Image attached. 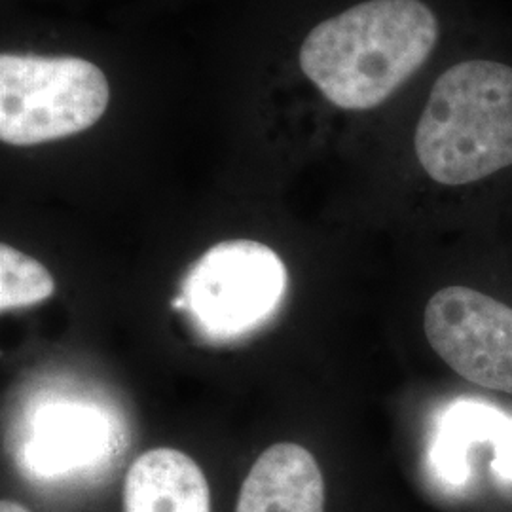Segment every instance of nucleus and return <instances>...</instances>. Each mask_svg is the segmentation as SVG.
Returning a JSON list of instances; mask_svg holds the SVG:
<instances>
[{
  "instance_id": "f257e3e1",
  "label": "nucleus",
  "mask_w": 512,
  "mask_h": 512,
  "mask_svg": "<svg viewBox=\"0 0 512 512\" xmlns=\"http://www.w3.org/2000/svg\"><path fill=\"white\" fill-rule=\"evenodd\" d=\"M107 76L80 57L2 54L0 139L33 147L99 122L109 107Z\"/></svg>"
},
{
  "instance_id": "f03ea898",
  "label": "nucleus",
  "mask_w": 512,
  "mask_h": 512,
  "mask_svg": "<svg viewBox=\"0 0 512 512\" xmlns=\"http://www.w3.org/2000/svg\"><path fill=\"white\" fill-rule=\"evenodd\" d=\"M285 262L253 239L213 245L183 283L184 311L211 342H234L266 325L287 293Z\"/></svg>"
},
{
  "instance_id": "7ed1b4c3",
  "label": "nucleus",
  "mask_w": 512,
  "mask_h": 512,
  "mask_svg": "<svg viewBox=\"0 0 512 512\" xmlns=\"http://www.w3.org/2000/svg\"><path fill=\"white\" fill-rule=\"evenodd\" d=\"M429 346L471 384L512 395V308L469 287L433 294L423 313Z\"/></svg>"
},
{
  "instance_id": "20e7f679",
  "label": "nucleus",
  "mask_w": 512,
  "mask_h": 512,
  "mask_svg": "<svg viewBox=\"0 0 512 512\" xmlns=\"http://www.w3.org/2000/svg\"><path fill=\"white\" fill-rule=\"evenodd\" d=\"M236 512H325L317 459L293 442L270 446L245 476Z\"/></svg>"
},
{
  "instance_id": "39448f33",
  "label": "nucleus",
  "mask_w": 512,
  "mask_h": 512,
  "mask_svg": "<svg viewBox=\"0 0 512 512\" xmlns=\"http://www.w3.org/2000/svg\"><path fill=\"white\" fill-rule=\"evenodd\" d=\"M124 512H211L207 478L181 450H148L129 467Z\"/></svg>"
},
{
  "instance_id": "423d86ee",
  "label": "nucleus",
  "mask_w": 512,
  "mask_h": 512,
  "mask_svg": "<svg viewBox=\"0 0 512 512\" xmlns=\"http://www.w3.org/2000/svg\"><path fill=\"white\" fill-rule=\"evenodd\" d=\"M55 281L44 264L16 247L0 245V311L19 310L48 300Z\"/></svg>"
},
{
  "instance_id": "0eeeda50",
  "label": "nucleus",
  "mask_w": 512,
  "mask_h": 512,
  "mask_svg": "<svg viewBox=\"0 0 512 512\" xmlns=\"http://www.w3.org/2000/svg\"><path fill=\"white\" fill-rule=\"evenodd\" d=\"M0 512H31L27 507H23V505H19L16 501H8V499H4L2 503H0Z\"/></svg>"
}]
</instances>
